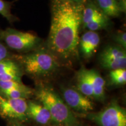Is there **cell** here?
Wrapping results in <instances>:
<instances>
[{"label":"cell","mask_w":126,"mask_h":126,"mask_svg":"<svg viewBox=\"0 0 126 126\" xmlns=\"http://www.w3.org/2000/svg\"><path fill=\"white\" fill-rule=\"evenodd\" d=\"M84 2L51 0V22L47 40L48 51L62 60L76 56Z\"/></svg>","instance_id":"6da1fadb"},{"label":"cell","mask_w":126,"mask_h":126,"mask_svg":"<svg viewBox=\"0 0 126 126\" xmlns=\"http://www.w3.org/2000/svg\"><path fill=\"white\" fill-rule=\"evenodd\" d=\"M36 96L51 114L52 120L65 126H78L75 116L65 102L48 86L39 87Z\"/></svg>","instance_id":"7a4b0ae2"},{"label":"cell","mask_w":126,"mask_h":126,"mask_svg":"<svg viewBox=\"0 0 126 126\" xmlns=\"http://www.w3.org/2000/svg\"><path fill=\"white\" fill-rule=\"evenodd\" d=\"M18 59L25 71L34 77L49 75L59 67L57 58L46 50H38L18 56Z\"/></svg>","instance_id":"3957f363"},{"label":"cell","mask_w":126,"mask_h":126,"mask_svg":"<svg viewBox=\"0 0 126 126\" xmlns=\"http://www.w3.org/2000/svg\"><path fill=\"white\" fill-rule=\"evenodd\" d=\"M0 40L9 48L19 52H28L35 49L42 41L35 34L12 28L0 32Z\"/></svg>","instance_id":"277c9868"},{"label":"cell","mask_w":126,"mask_h":126,"mask_svg":"<svg viewBox=\"0 0 126 126\" xmlns=\"http://www.w3.org/2000/svg\"><path fill=\"white\" fill-rule=\"evenodd\" d=\"M91 116L100 126H126V110L115 100L100 112Z\"/></svg>","instance_id":"5b68a950"},{"label":"cell","mask_w":126,"mask_h":126,"mask_svg":"<svg viewBox=\"0 0 126 126\" xmlns=\"http://www.w3.org/2000/svg\"><path fill=\"white\" fill-rule=\"evenodd\" d=\"M99 63L107 70L126 68V49L119 45H110L105 48L99 56Z\"/></svg>","instance_id":"8992f818"},{"label":"cell","mask_w":126,"mask_h":126,"mask_svg":"<svg viewBox=\"0 0 126 126\" xmlns=\"http://www.w3.org/2000/svg\"><path fill=\"white\" fill-rule=\"evenodd\" d=\"M0 113L10 119L26 120L28 102L23 99H12L0 94Z\"/></svg>","instance_id":"52a82bcc"},{"label":"cell","mask_w":126,"mask_h":126,"mask_svg":"<svg viewBox=\"0 0 126 126\" xmlns=\"http://www.w3.org/2000/svg\"><path fill=\"white\" fill-rule=\"evenodd\" d=\"M62 94L64 102L70 108L82 112L94 109V103L90 99L79 91L72 88H63Z\"/></svg>","instance_id":"ba28073f"},{"label":"cell","mask_w":126,"mask_h":126,"mask_svg":"<svg viewBox=\"0 0 126 126\" xmlns=\"http://www.w3.org/2000/svg\"><path fill=\"white\" fill-rule=\"evenodd\" d=\"M100 43V37L96 32L88 31L79 37L78 47L84 59H89L96 51Z\"/></svg>","instance_id":"9c48e42d"},{"label":"cell","mask_w":126,"mask_h":126,"mask_svg":"<svg viewBox=\"0 0 126 126\" xmlns=\"http://www.w3.org/2000/svg\"><path fill=\"white\" fill-rule=\"evenodd\" d=\"M22 69L19 64L10 59L0 62V81H21Z\"/></svg>","instance_id":"30bf717a"},{"label":"cell","mask_w":126,"mask_h":126,"mask_svg":"<svg viewBox=\"0 0 126 126\" xmlns=\"http://www.w3.org/2000/svg\"><path fill=\"white\" fill-rule=\"evenodd\" d=\"M28 116L43 125L49 123L52 120L49 111L45 106L32 101L28 102Z\"/></svg>","instance_id":"8fae6325"},{"label":"cell","mask_w":126,"mask_h":126,"mask_svg":"<svg viewBox=\"0 0 126 126\" xmlns=\"http://www.w3.org/2000/svg\"><path fill=\"white\" fill-rule=\"evenodd\" d=\"M86 73L93 89V97L102 100L105 97V81L97 71L87 70Z\"/></svg>","instance_id":"7c38bea8"},{"label":"cell","mask_w":126,"mask_h":126,"mask_svg":"<svg viewBox=\"0 0 126 126\" xmlns=\"http://www.w3.org/2000/svg\"><path fill=\"white\" fill-rule=\"evenodd\" d=\"M102 12L109 17L115 18L120 16L121 11L117 0H94Z\"/></svg>","instance_id":"4fadbf2b"},{"label":"cell","mask_w":126,"mask_h":126,"mask_svg":"<svg viewBox=\"0 0 126 126\" xmlns=\"http://www.w3.org/2000/svg\"><path fill=\"white\" fill-rule=\"evenodd\" d=\"M77 82L79 92L89 98L93 97L92 87L86 73V68H82L78 72Z\"/></svg>","instance_id":"5bb4252c"},{"label":"cell","mask_w":126,"mask_h":126,"mask_svg":"<svg viewBox=\"0 0 126 126\" xmlns=\"http://www.w3.org/2000/svg\"><path fill=\"white\" fill-rule=\"evenodd\" d=\"M102 11L97 7L94 0H86L83 4L82 16L83 26L95 18Z\"/></svg>","instance_id":"9a60e30c"},{"label":"cell","mask_w":126,"mask_h":126,"mask_svg":"<svg viewBox=\"0 0 126 126\" xmlns=\"http://www.w3.org/2000/svg\"><path fill=\"white\" fill-rule=\"evenodd\" d=\"M109 18L101 12L95 18L84 25L83 27L88 31L95 32L106 28L109 25Z\"/></svg>","instance_id":"2e32d148"},{"label":"cell","mask_w":126,"mask_h":126,"mask_svg":"<svg viewBox=\"0 0 126 126\" xmlns=\"http://www.w3.org/2000/svg\"><path fill=\"white\" fill-rule=\"evenodd\" d=\"M1 95L3 96L12 99H26L31 96L32 94V91L30 88L26 90L20 89H9V90L0 91Z\"/></svg>","instance_id":"e0dca14e"},{"label":"cell","mask_w":126,"mask_h":126,"mask_svg":"<svg viewBox=\"0 0 126 126\" xmlns=\"http://www.w3.org/2000/svg\"><path fill=\"white\" fill-rule=\"evenodd\" d=\"M110 82L115 85H122L126 82V68L111 70L109 74Z\"/></svg>","instance_id":"ac0fdd59"},{"label":"cell","mask_w":126,"mask_h":126,"mask_svg":"<svg viewBox=\"0 0 126 126\" xmlns=\"http://www.w3.org/2000/svg\"><path fill=\"white\" fill-rule=\"evenodd\" d=\"M29 89L30 88L23 85L22 82L15 81H0V91L9 90V89L26 90Z\"/></svg>","instance_id":"d6986e66"},{"label":"cell","mask_w":126,"mask_h":126,"mask_svg":"<svg viewBox=\"0 0 126 126\" xmlns=\"http://www.w3.org/2000/svg\"><path fill=\"white\" fill-rule=\"evenodd\" d=\"M11 4L4 0H0V15L5 18L10 22L15 19L11 13Z\"/></svg>","instance_id":"ffe728a7"},{"label":"cell","mask_w":126,"mask_h":126,"mask_svg":"<svg viewBox=\"0 0 126 126\" xmlns=\"http://www.w3.org/2000/svg\"><path fill=\"white\" fill-rule=\"evenodd\" d=\"M113 40L117 44V45L126 49V33L125 32H118L114 34Z\"/></svg>","instance_id":"44dd1931"},{"label":"cell","mask_w":126,"mask_h":126,"mask_svg":"<svg viewBox=\"0 0 126 126\" xmlns=\"http://www.w3.org/2000/svg\"><path fill=\"white\" fill-rule=\"evenodd\" d=\"M9 59V53L7 46L0 41V62Z\"/></svg>","instance_id":"7402d4cb"},{"label":"cell","mask_w":126,"mask_h":126,"mask_svg":"<svg viewBox=\"0 0 126 126\" xmlns=\"http://www.w3.org/2000/svg\"><path fill=\"white\" fill-rule=\"evenodd\" d=\"M117 1L121 13H125L126 10V0H117Z\"/></svg>","instance_id":"603a6c76"},{"label":"cell","mask_w":126,"mask_h":126,"mask_svg":"<svg viewBox=\"0 0 126 126\" xmlns=\"http://www.w3.org/2000/svg\"><path fill=\"white\" fill-rule=\"evenodd\" d=\"M68 1H72V2H78V3H82L84 2V0H68Z\"/></svg>","instance_id":"cb8c5ba5"}]
</instances>
